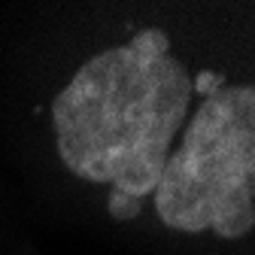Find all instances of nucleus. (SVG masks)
I'll list each match as a JSON object with an SVG mask.
<instances>
[{"label": "nucleus", "instance_id": "2", "mask_svg": "<svg viewBox=\"0 0 255 255\" xmlns=\"http://www.w3.org/2000/svg\"><path fill=\"white\" fill-rule=\"evenodd\" d=\"M155 213L173 231L237 240L255 225V88L201 98L155 182Z\"/></svg>", "mask_w": 255, "mask_h": 255}, {"label": "nucleus", "instance_id": "3", "mask_svg": "<svg viewBox=\"0 0 255 255\" xmlns=\"http://www.w3.org/2000/svg\"><path fill=\"white\" fill-rule=\"evenodd\" d=\"M222 85H225V76H222V73L201 70L198 76H191V88H195V94H201V98H210V94H216Z\"/></svg>", "mask_w": 255, "mask_h": 255}, {"label": "nucleus", "instance_id": "1", "mask_svg": "<svg viewBox=\"0 0 255 255\" xmlns=\"http://www.w3.org/2000/svg\"><path fill=\"white\" fill-rule=\"evenodd\" d=\"M191 98V73L170 55L164 30L149 27L98 52L52 101L64 167L110 185L113 219H137L188 122Z\"/></svg>", "mask_w": 255, "mask_h": 255}]
</instances>
